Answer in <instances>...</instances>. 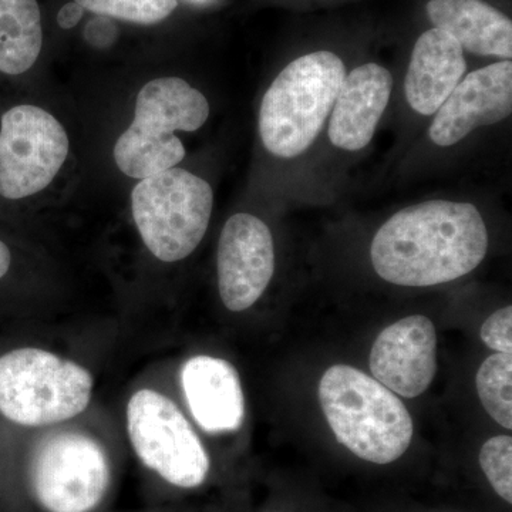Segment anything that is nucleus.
<instances>
[{"mask_svg":"<svg viewBox=\"0 0 512 512\" xmlns=\"http://www.w3.org/2000/svg\"><path fill=\"white\" fill-rule=\"evenodd\" d=\"M487 248V227L473 204L436 200L404 208L384 222L370 258L384 281L424 288L470 274Z\"/></svg>","mask_w":512,"mask_h":512,"instance_id":"obj_1","label":"nucleus"},{"mask_svg":"<svg viewBox=\"0 0 512 512\" xmlns=\"http://www.w3.org/2000/svg\"><path fill=\"white\" fill-rule=\"evenodd\" d=\"M42 47L37 0H0V77L25 76L35 66Z\"/></svg>","mask_w":512,"mask_h":512,"instance_id":"obj_17","label":"nucleus"},{"mask_svg":"<svg viewBox=\"0 0 512 512\" xmlns=\"http://www.w3.org/2000/svg\"><path fill=\"white\" fill-rule=\"evenodd\" d=\"M74 2H76V3H77V5H80V6H82V8H83V6H84V2H86V0H74Z\"/></svg>","mask_w":512,"mask_h":512,"instance_id":"obj_24","label":"nucleus"},{"mask_svg":"<svg viewBox=\"0 0 512 512\" xmlns=\"http://www.w3.org/2000/svg\"><path fill=\"white\" fill-rule=\"evenodd\" d=\"M127 430L138 458L167 483L195 488L210 473V457L177 404L156 390L133 394Z\"/></svg>","mask_w":512,"mask_h":512,"instance_id":"obj_7","label":"nucleus"},{"mask_svg":"<svg viewBox=\"0 0 512 512\" xmlns=\"http://www.w3.org/2000/svg\"><path fill=\"white\" fill-rule=\"evenodd\" d=\"M393 77L380 64L356 67L343 79L329 123L333 146L363 150L375 136L377 124L392 96Z\"/></svg>","mask_w":512,"mask_h":512,"instance_id":"obj_13","label":"nucleus"},{"mask_svg":"<svg viewBox=\"0 0 512 512\" xmlns=\"http://www.w3.org/2000/svg\"><path fill=\"white\" fill-rule=\"evenodd\" d=\"M181 384L192 417L207 433L237 431L245 419V396L237 369L220 357H191Z\"/></svg>","mask_w":512,"mask_h":512,"instance_id":"obj_14","label":"nucleus"},{"mask_svg":"<svg viewBox=\"0 0 512 512\" xmlns=\"http://www.w3.org/2000/svg\"><path fill=\"white\" fill-rule=\"evenodd\" d=\"M214 192L198 175L170 168L143 178L131 211L144 244L157 259L177 262L197 249L210 225Z\"/></svg>","mask_w":512,"mask_h":512,"instance_id":"obj_6","label":"nucleus"},{"mask_svg":"<svg viewBox=\"0 0 512 512\" xmlns=\"http://www.w3.org/2000/svg\"><path fill=\"white\" fill-rule=\"evenodd\" d=\"M466 73L463 47L444 30L430 29L417 39L404 82L412 109L436 114Z\"/></svg>","mask_w":512,"mask_h":512,"instance_id":"obj_15","label":"nucleus"},{"mask_svg":"<svg viewBox=\"0 0 512 512\" xmlns=\"http://www.w3.org/2000/svg\"><path fill=\"white\" fill-rule=\"evenodd\" d=\"M84 8L77 5L76 2L66 3L62 9H60L59 16H57V23H59L62 29H72L80 19L83 18Z\"/></svg>","mask_w":512,"mask_h":512,"instance_id":"obj_22","label":"nucleus"},{"mask_svg":"<svg viewBox=\"0 0 512 512\" xmlns=\"http://www.w3.org/2000/svg\"><path fill=\"white\" fill-rule=\"evenodd\" d=\"M512 308L505 306L485 320L481 339L498 353H512Z\"/></svg>","mask_w":512,"mask_h":512,"instance_id":"obj_21","label":"nucleus"},{"mask_svg":"<svg viewBox=\"0 0 512 512\" xmlns=\"http://www.w3.org/2000/svg\"><path fill=\"white\" fill-rule=\"evenodd\" d=\"M63 124L35 104L0 114V198L22 201L46 190L69 156Z\"/></svg>","mask_w":512,"mask_h":512,"instance_id":"obj_8","label":"nucleus"},{"mask_svg":"<svg viewBox=\"0 0 512 512\" xmlns=\"http://www.w3.org/2000/svg\"><path fill=\"white\" fill-rule=\"evenodd\" d=\"M478 397L485 412L504 429H512V353H495L478 369Z\"/></svg>","mask_w":512,"mask_h":512,"instance_id":"obj_18","label":"nucleus"},{"mask_svg":"<svg viewBox=\"0 0 512 512\" xmlns=\"http://www.w3.org/2000/svg\"><path fill=\"white\" fill-rule=\"evenodd\" d=\"M370 372L394 394L414 399L437 373V332L426 316L400 319L382 330L370 352Z\"/></svg>","mask_w":512,"mask_h":512,"instance_id":"obj_11","label":"nucleus"},{"mask_svg":"<svg viewBox=\"0 0 512 512\" xmlns=\"http://www.w3.org/2000/svg\"><path fill=\"white\" fill-rule=\"evenodd\" d=\"M33 494L49 512H89L110 483L106 451L86 434H52L40 441L30 461Z\"/></svg>","mask_w":512,"mask_h":512,"instance_id":"obj_9","label":"nucleus"},{"mask_svg":"<svg viewBox=\"0 0 512 512\" xmlns=\"http://www.w3.org/2000/svg\"><path fill=\"white\" fill-rule=\"evenodd\" d=\"M319 402L336 440L362 460L384 466L412 444L413 419L402 400L356 367H329Z\"/></svg>","mask_w":512,"mask_h":512,"instance_id":"obj_2","label":"nucleus"},{"mask_svg":"<svg viewBox=\"0 0 512 512\" xmlns=\"http://www.w3.org/2000/svg\"><path fill=\"white\" fill-rule=\"evenodd\" d=\"M208 117L207 97L185 80H151L138 93L133 123L114 146L117 167L136 180L177 167L187 153L175 131L200 130Z\"/></svg>","mask_w":512,"mask_h":512,"instance_id":"obj_4","label":"nucleus"},{"mask_svg":"<svg viewBox=\"0 0 512 512\" xmlns=\"http://www.w3.org/2000/svg\"><path fill=\"white\" fill-rule=\"evenodd\" d=\"M346 77L345 64L332 52L298 57L266 90L259 111V134L269 153L295 158L318 138Z\"/></svg>","mask_w":512,"mask_h":512,"instance_id":"obj_3","label":"nucleus"},{"mask_svg":"<svg viewBox=\"0 0 512 512\" xmlns=\"http://www.w3.org/2000/svg\"><path fill=\"white\" fill-rule=\"evenodd\" d=\"M177 6L178 0H86L83 8L124 22L156 25L167 19Z\"/></svg>","mask_w":512,"mask_h":512,"instance_id":"obj_19","label":"nucleus"},{"mask_svg":"<svg viewBox=\"0 0 512 512\" xmlns=\"http://www.w3.org/2000/svg\"><path fill=\"white\" fill-rule=\"evenodd\" d=\"M218 288L225 308L247 311L268 288L275 272L274 238L268 225L251 214H235L218 244Z\"/></svg>","mask_w":512,"mask_h":512,"instance_id":"obj_10","label":"nucleus"},{"mask_svg":"<svg viewBox=\"0 0 512 512\" xmlns=\"http://www.w3.org/2000/svg\"><path fill=\"white\" fill-rule=\"evenodd\" d=\"M512 110L511 60L468 74L437 110L429 136L436 146L450 147L471 131L493 126Z\"/></svg>","mask_w":512,"mask_h":512,"instance_id":"obj_12","label":"nucleus"},{"mask_svg":"<svg viewBox=\"0 0 512 512\" xmlns=\"http://www.w3.org/2000/svg\"><path fill=\"white\" fill-rule=\"evenodd\" d=\"M93 377L46 350L25 348L0 357V413L20 426L73 419L89 406Z\"/></svg>","mask_w":512,"mask_h":512,"instance_id":"obj_5","label":"nucleus"},{"mask_svg":"<svg viewBox=\"0 0 512 512\" xmlns=\"http://www.w3.org/2000/svg\"><path fill=\"white\" fill-rule=\"evenodd\" d=\"M426 10L434 28L453 36L468 52L511 59V19L483 0H430Z\"/></svg>","mask_w":512,"mask_h":512,"instance_id":"obj_16","label":"nucleus"},{"mask_svg":"<svg viewBox=\"0 0 512 512\" xmlns=\"http://www.w3.org/2000/svg\"><path fill=\"white\" fill-rule=\"evenodd\" d=\"M480 466L495 493L512 503V439L495 436L485 441L480 451Z\"/></svg>","mask_w":512,"mask_h":512,"instance_id":"obj_20","label":"nucleus"},{"mask_svg":"<svg viewBox=\"0 0 512 512\" xmlns=\"http://www.w3.org/2000/svg\"><path fill=\"white\" fill-rule=\"evenodd\" d=\"M13 255L9 245L3 239H0V281L9 274L12 268Z\"/></svg>","mask_w":512,"mask_h":512,"instance_id":"obj_23","label":"nucleus"}]
</instances>
